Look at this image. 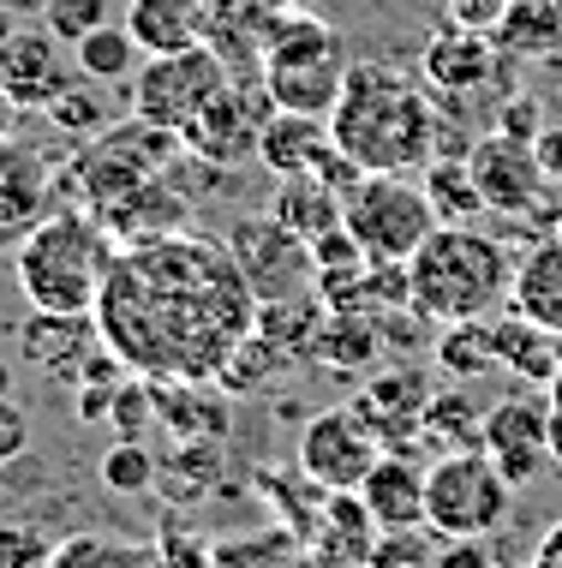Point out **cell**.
Instances as JSON below:
<instances>
[{"label": "cell", "instance_id": "6da1fadb", "mask_svg": "<svg viewBox=\"0 0 562 568\" xmlns=\"http://www.w3.org/2000/svg\"><path fill=\"white\" fill-rule=\"evenodd\" d=\"M90 317L102 347L126 372L156 383H210L227 353L252 335L257 294L227 245L168 234L150 245H120Z\"/></svg>", "mask_w": 562, "mask_h": 568}, {"label": "cell", "instance_id": "7a4b0ae2", "mask_svg": "<svg viewBox=\"0 0 562 568\" xmlns=\"http://www.w3.org/2000/svg\"><path fill=\"white\" fill-rule=\"evenodd\" d=\"M437 132L431 84L384 60L347 72L341 102L329 109V138L359 174H413L437 156Z\"/></svg>", "mask_w": 562, "mask_h": 568}, {"label": "cell", "instance_id": "3957f363", "mask_svg": "<svg viewBox=\"0 0 562 568\" xmlns=\"http://www.w3.org/2000/svg\"><path fill=\"white\" fill-rule=\"evenodd\" d=\"M514 294V252L473 222H443L407 257V305L425 324L497 317Z\"/></svg>", "mask_w": 562, "mask_h": 568}, {"label": "cell", "instance_id": "277c9868", "mask_svg": "<svg viewBox=\"0 0 562 568\" xmlns=\"http://www.w3.org/2000/svg\"><path fill=\"white\" fill-rule=\"evenodd\" d=\"M114 257H120V245L102 227V216L67 204V210H54V216L24 227L19 252H12V275H19V294L30 300V312L90 317Z\"/></svg>", "mask_w": 562, "mask_h": 568}, {"label": "cell", "instance_id": "5b68a950", "mask_svg": "<svg viewBox=\"0 0 562 568\" xmlns=\"http://www.w3.org/2000/svg\"><path fill=\"white\" fill-rule=\"evenodd\" d=\"M347 72H354V60H347L341 30L317 19V12H282V24L264 42V60H257V79H264L269 102L287 114H317V120H329V109L341 102Z\"/></svg>", "mask_w": 562, "mask_h": 568}, {"label": "cell", "instance_id": "8992f818", "mask_svg": "<svg viewBox=\"0 0 562 568\" xmlns=\"http://www.w3.org/2000/svg\"><path fill=\"white\" fill-rule=\"evenodd\" d=\"M174 150H180V132H162V126H150V120L132 114V120H114L109 132L90 138L79 156L67 162V174H60L54 186L79 210L102 216V210L120 204L126 192H139L144 180H156Z\"/></svg>", "mask_w": 562, "mask_h": 568}, {"label": "cell", "instance_id": "52a82bcc", "mask_svg": "<svg viewBox=\"0 0 562 568\" xmlns=\"http://www.w3.org/2000/svg\"><path fill=\"white\" fill-rule=\"evenodd\" d=\"M341 227L359 240L371 264H407L437 234V210L425 197V180L407 174H359L341 192Z\"/></svg>", "mask_w": 562, "mask_h": 568}, {"label": "cell", "instance_id": "ba28073f", "mask_svg": "<svg viewBox=\"0 0 562 568\" xmlns=\"http://www.w3.org/2000/svg\"><path fill=\"white\" fill-rule=\"evenodd\" d=\"M509 503H514V485L484 449H449L443 460L425 467V527L449 545L491 539L509 520Z\"/></svg>", "mask_w": 562, "mask_h": 568}, {"label": "cell", "instance_id": "9c48e42d", "mask_svg": "<svg viewBox=\"0 0 562 568\" xmlns=\"http://www.w3.org/2000/svg\"><path fill=\"white\" fill-rule=\"evenodd\" d=\"M227 79H234V67H227L210 42L180 49V54H144L139 79L126 84V109L139 120H150V126H162V132H186L197 120V109H204Z\"/></svg>", "mask_w": 562, "mask_h": 568}, {"label": "cell", "instance_id": "30bf717a", "mask_svg": "<svg viewBox=\"0 0 562 568\" xmlns=\"http://www.w3.org/2000/svg\"><path fill=\"white\" fill-rule=\"evenodd\" d=\"M269 114H276V102H269V90L257 72H234L216 97L197 109V120L186 132H180V150L210 168H239V162H257V138H264Z\"/></svg>", "mask_w": 562, "mask_h": 568}, {"label": "cell", "instance_id": "8fae6325", "mask_svg": "<svg viewBox=\"0 0 562 568\" xmlns=\"http://www.w3.org/2000/svg\"><path fill=\"white\" fill-rule=\"evenodd\" d=\"M227 257L239 264L246 275V287L257 294V305L269 300H294V294H311L317 287V264H311V245L294 234L287 222H276L264 210V216H239L227 227Z\"/></svg>", "mask_w": 562, "mask_h": 568}, {"label": "cell", "instance_id": "7c38bea8", "mask_svg": "<svg viewBox=\"0 0 562 568\" xmlns=\"http://www.w3.org/2000/svg\"><path fill=\"white\" fill-rule=\"evenodd\" d=\"M479 449L503 467V479L521 490L551 467V395L544 389H514L497 407H484V437Z\"/></svg>", "mask_w": 562, "mask_h": 568}, {"label": "cell", "instance_id": "4fadbf2b", "mask_svg": "<svg viewBox=\"0 0 562 568\" xmlns=\"http://www.w3.org/2000/svg\"><path fill=\"white\" fill-rule=\"evenodd\" d=\"M377 455H384V443L371 437V425L354 407H329L299 432V473L317 490H359V479L377 467Z\"/></svg>", "mask_w": 562, "mask_h": 568}, {"label": "cell", "instance_id": "5bb4252c", "mask_svg": "<svg viewBox=\"0 0 562 568\" xmlns=\"http://www.w3.org/2000/svg\"><path fill=\"white\" fill-rule=\"evenodd\" d=\"M467 168H473V186H479L491 216H527V210L544 197V186H551L533 138H514L503 126L467 150Z\"/></svg>", "mask_w": 562, "mask_h": 568}, {"label": "cell", "instance_id": "9a60e30c", "mask_svg": "<svg viewBox=\"0 0 562 568\" xmlns=\"http://www.w3.org/2000/svg\"><path fill=\"white\" fill-rule=\"evenodd\" d=\"M257 162L269 168L276 180L287 174H317V180H329L336 192H347L359 180V168L336 150V138H329V120H317V114H287L276 109L269 114V126L264 138H257Z\"/></svg>", "mask_w": 562, "mask_h": 568}, {"label": "cell", "instance_id": "2e32d148", "mask_svg": "<svg viewBox=\"0 0 562 568\" xmlns=\"http://www.w3.org/2000/svg\"><path fill=\"white\" fill-rule=\"evenodd\" d=\"M84 72L67 67V42L54 37L49 24H19L7 42H0V84L12 90L19 114H42L54 97H67Z\"/></svg>", "mask_w": 562, "mask_h": 568}, {"label": "cell", "instance_id": "e0dca14e", "mask_svg": "<svg viewBox=\"0 0 562 568\" xmlns=\"http://www.w3.org/2000/svg\"><path fill=\"white\" fill-rule=\"evenodd\" d=\"M503 72V42L497 30H473V24H437L419 49V79L443 97H473V90L497 84Z\"/></svg>", "mask_w": 562, "mask_h": 568}, {"label": "cell", "instance_id": "ac0fdd59", "mask_svg": "<svg viewBox=\"0 0 562 568\" xmlns=\"http://www.w3.org/2000/svg\"><path fill=\"white\" fill-rule=\"evenodd\" d=\"M359 419L371 425V437L384 449H413V437H425V407H431V389L413 365H395V372L371 377V389L359 402H347Z\"/></svg>", "mask_w": 562, "mask_h": 568}, {"label": "cell", "instance_id": "d6986e66", "mask_svg": "<svg viewBox=\"0 0 562 568\" xmlns=\"http://www.w3.org/2000/svg\"><path fill=\"white\" fill-rule=\"evenodd\" d=\"M359 503L371 509L377 532L425 527V467L407 449H384L377 467L359 479Z\"/></svg>", "mask_w": 562, "mask_h": 568}, {"label": "cell", "instance_id": "ffe728a7", "mask_svg": "<svg viewBox=\"0 0 562 568\" xmlns=\"http://www.w3.org/2000/svg\"><path fill=\"white\" fill-rule=\"evenodd\" d=\"M204 12H210V24H204L210 49L234 72H257L269 30L282 24V0H204Z\"/></svg>", "mask_w": 562, "mask_h": 568}, {"label": "cell", "instance_id": "44dd1931", "mask_svg": "<svg viewBox=\"0 0 562 568\" xmlns=\"http://www.w3.org/2000/svg\"><path fill=\"white\" fill-rule=\"evenodd\" d=\"M49 197H54V174L49 156H42L30 138H0V234L7 227H30L49 216Z\"/></svg>", "mask_w": 562, "mask_h": 568}, {"label": "cell", "instance_id": "7402d4cb", "mask_svg": "<svg viewBox=\"0 0 562 568\" xmlns=\"http://www.w3.org/2000/svg\"><path fill=\"white\" fill-rule=\"evenodd\" d=\"M186 216H192V204L156 174V180H144L139 192H126L120 204L102 210V227L114 234V245H150V240L186 234Z\"/></svg>", "mask_w": 562, "mask_h": 568}, {"label": "cell", "instance_id": "603a6c76", "mask_svg": "<svg viewBox=\"0 0 562 568\" xmlns=\"http://www.w3.org/2000/svg\"><path fill=\"white\" fill-rule=\"evenodd\" d=\"M96 317H60V312H30L24 317V329H19V347H24V359H37L49 377H67V383H79L84 377V365H90V353H96Z\"/></svg>", "mask_w": 562, "mask_h": 568}, {"label": "cell", "instance_id": "cb8c5ba5", "mask_svg": "<svg viewBox=\"0 0 562 568\" xmlns=\"http://www.w3.org/2000/svg\"><path fill=\"white\" fill-rule=\"evenodd\" d=\"M491 342H497V365H509L527 389H551V377L562 365V335L556 329H544L527 312L503 305V312L491 317Z\"/></svg>", "mask_w": 562, "mask_h": 568}, {"label": "cell", "instance_id": "d4e9b609", "mask_svg": "<svg viewBox=\"0 0 562 568\" xmlns=\"http://www.w3.org/2000/svg\"><path fill=\"white\" fill-rule=\"evenodd\" d=\"M120 24L139 37L144 54H180V49H197L204 42V0H126Z\"/></svg>", "mask_w": 562, "mask_h": 568}, {"label": "cell", "instance_id": "484cf974", "mask_svg": "<svg viewBox=\"0 0 562 568\" xmlns=\"http://www.w3.org/2000/svg\"><path fill=\"white\" fill-rule=\"evenodd\" d=\"M269 216L287 222L299 240H324L329 227H341V192L317 174H287L276 180V197H269Z\"/></svg>", "mask_w": 562, "mask_h": 568}, {"label": "cell", "instance_id": "4316f807", "mask_svg": "<svg viewBox=\"0 0 562 568\" xmlns=\"http://www.w3.org/2000/svg\"><path fill=\"white\" fill-rule=\"evenodd\" d=\"M514 312H527L533 324L556 329L562 335V240H544L514 264V294H509Z\"/></svg>", "mask_w": 562, "mask_h": 568}, {"label": "cell", "instance_id": "83f0119b", "mask_svg": "<svg viewBox=\"0 0 562 568\" xmlns=\"http://www.w3.org/2000/svg\"><path fill=\"white\" fill-rule=\"evenodd\" d=\"M72 67L84 72V79H96V84H132L139 79V67H144V49H139V37H132L126 24H96L84 42H72Z\"/></svg>", "mask_w": 562, "mask_h": 568}, {"label": "cell", "instance_id": "f1b7e54d", "mask_svg": "<svg viewBox=\"0 0 562 568\" xmlns=\"http://www.w3.org/2000/svg\"><path fill=\"white\" fill-rule=\"evenodd\" d=\"M311 359L329 365V372H366V365H377L371 312H329L324 329H317V342H311Z\"/></svg>", "mask_w": 562, "mask_h": 568}, {"label": "cell", "instance_id": "f546056e", "mask_svg": "<svg viewBox=\"0 0 562 568\" xmlns=\"http://www.w3.org/2000/svg\"><path fill=\"white\" fill-rule=\"evenodd\" d=\"M419 180H425V197H431L437 222H473V216H484V197L473 186L467 156H431Z\"/></svg>", "mask_w": 562, "mask_h": 568}, {"label": "cell", "instance_id": "4dcf8cb0", "mask_svg": "<svg viewBox=\"0 0 562 568\" xmlns=\"http://www.w3.org/2000/svg\"><path fill=\"white\" fill-rule=\"evenodd\" d=\"M42 120L60 132V138H79V144H90L96 132L114 126V102H109V84L96 79H79L67 90V97H54L49 109H42Z\"/></svg>", "mask_w": 562, "mask_h": 568}, {"label": "cell", "instance_id": "1f68e13d", "mask_svg": "<svg viewBox=\"0 0 562 568\" xmlns=\"http://www.w3.org/2000/svg\"><path fill=\"white\" fill-rule=\"evenodd\" d=\"M437 365L449 377H491L497 372V342H491V317H473V324H443L437 335Z\"/></svg>", "mask_w": 562, "mask_h": 568}, {"label": "cell", "instance_id": "d6a6232c", "mask_svg": "<svg viewBox=\"0 0 562 568\" xmlns=\"http://www.w3.org/2000/svg\"><path fill=\"white\" fill-rule=\"evenodd\" d=\"M96 473L114 497H144V490H156V455L144 449V437H114Z\"/></svg>", "mask_w": 562, "mask_h": 568}, {"label": "cell", "instance_id": "836d02e7", "mask_svg": "<svg viewBox=\"0 0 562 568\" xmlns=\"http://www.w3.org/2000/svg\"><path fill=\"white\" fill-rule=\"evenodd\" d=\"M425 437L443 443V449H479L484 413L467 402V395H431V407H425Z\"/></svg>", "mask_w": 562, "mask_h": 568}, {"label": "cell", "instance_id": "e575fe53", "mask_svg": "<svg viewBox=\"0 0 562 568\" xmlns=\"http://www.w3.org/2000/svg\"><path fill=\"white\" fill-rule=\"evenodd\" d=\"M497 42H503V54L556 42V7L551 0H514V7L503 12V24H497Z\"/></svg>", "mask_w": 562, "mask_h": 568}, {"label": "cell", "instance_id": "d590c367", "mask_svg": "<svg viewBox=\"0 0 562 568\" xmlns=\"http://www.w3.org/2000/svg\"><path fill=\"white\" fill-rule=\"evenodd\" d=\"M109 12H114L109 0H42V24H49L67 49H72V42H84L96 24H109Z\"/></svg>", "mask_w": 562, "mask_h": 568}, {"label": "cell", "instance_id": "8d00e7d4", "mask_svg": "<svg viewBox=\"0 0 562 568\" xmlns=\"http://www.w3.org/2000/svg\"><path fill=\"white\" fill-rule=\"evenodd\" d=\"M109 419H114L120 437H144V425L156 419V383H150V377H144V383H120Z\"/></svg>", "mask_w": 562, "mask_h": 568}, {"label": "cell", "instance_id": "74e56055", "mask_svg": "<svg viewBox=\"0 0 562 568\" xmlns=\"http://www.w3.org/2000/svg\"><path fill=\"white\" fill-rule=\"evenodd\" d=\"M366 568H431V557H425V539H419V527L377 532V545H371Z\"/></svg>", "mask_w": 562, "mask_h": 568}, {"label": "cell", "instance_id": "f35d334b", "mask_svg": "<svg viewBox=\"0 0 562 568\" xmlns=\"http://www.w3.org/2000/svg\"><path fill=\"white\" fill-rule=\"evenodd\" d=\"M24 449H30V419L12 395H0V467H12Z\"/></svg>", "mask_w": 562, "mask_h": 568}, {"label": "cell", "instance_id": "ab89813d", "mask_svg": "<svg viewBox=\"0 0 562 568\" xmlns=\"http://www.w3.org/2000/svg\"><path fill=\"white\" fill-rule=\"evenodd\" d=\"M449 7V24H473V30H497L503 24V12L514 0H443Z\"/></svg>", "mask_w": 562, "mask_h": 568}, {"label": "cell", "instance_id": "60d3db41", "mask_svg": "<svg viewBox=\"0 0 562 568\" xmlns=\"http://www.w3.org/2000/svg\"><path fill=\"white\" fill-rule=\"evenodd\" d=\"M54 550L37 539H0V568H49Z\"/></svg>", "mask_w": 562, "mask_h": 568}, {"label": "cell", "instance_id": "b9f144b4", "mask_svg": "<svg viewBox=\"0 0 562 568\" xmlns=\"http://www.w3.org/2000/svg\"><path fill=\"white\" fill-rule=\"evenodd\" d=\"M49 568H102V539H67V545H54Z\"/></svg>", "mask_w": 562, "mask_h": 568}, {"label": "cell", "instance_id": "7bdbcfd3", "mask_svg": "<svg viewBox=\"0 0 562 568\" xmlns=\"http://www.w3.org/2000/svg\"><path fill=\"white\" fill-rule=\"evenodd\" d=\"M102 568H162V562H156V550H144V545L102 539Z\"/></svg>", "mask_w": 562, "mask_h": 568}, {"label": "cell", "instance_id": "ee69618b", "mask_svg": "<svg viewBox=\"0 0 562 568\" xmlns=\"http://www.w3.org/2000/svg\"><path fill=\"white\" fill-rule=\"evenodd\" d=\"M533 150H539V162H544V180H556V186H562V126L539 132Z\"/></svg>", "mask_w": 562, "mask_h": 568}, {"label": "cell", "instance_id": "f6af8a7d", "mask_svg": "<svg viewBox=\"0 0 562 568\" xmlns=\"http://www.w3.org/2000/svg\"><path fill=\"white\" fill-rule=\"evenodd\" d=\"M156 562H162V568H210L204 545H192V539H168V550H162Z\"/></svg>", "mask_w": 562, "mask_h": 568}, {"label": "cell", "instance_id": "bcb514c9", "mask_svg": "<svg viewBox=\"0 0 562 568\" xmlns=\"http://www.w3.org/2000/svg\"><path fill=\"white\" fill-rule=\"evenodd\" d=\"M533 568H562V520H556V527L539 539V550H533Z\"/></svg>", "mask_w": 562, "mask_h": 568}, {"label": "cell", "instance_id": "7dc6e473", "mask_svg": "<svg viewBox=\"0 0 562 568\" xmlns=\"http://www.w3.org/2000/svg\"><path fill=\"white\" fill-rule=\"evenodd\" d=\"M437 568H491V562H484V550H479V539H461V550H449V557L437 562Z\"/></svg>", "mask_w": 562, "mask_h": 568}, {"label": "cell", "instance_id": "c3c4849f", "mask_svg": "<svg viewBox=\"0 0 562 568\" xmlns=\"http://www.w3.org/2000/svg\"><path fill=\"white\" fill-rule=\"evenodd\" d=\"M12 120H19V102H12V90H7V84H0V138H7V132H12Z\"/></svg>", "mask_w": 562, "mask_h": 568}, {"label": "cell", "instance_id": "681fc988", "mask_svg": "<svg viewBox=\"0 0 562 568\" xmlns=\"http://www.w3.org/2000/svg\"><path fill=\"white\" fill-rule=\"evenodd\" d=\"M551 467H562V413L551 407Z\"/></svg>", "mask_w": 562, "mask_h": 568}, {"label": "cell", "instance_id": "f907efd6", "mask_svg": "<svg viewBox=\"0 0 562 568\" xmlns=\"http://www.w3.org/2000/svg\"><path fill=\"white\" fill-rule=\"evenodd\" d=\"M12 30H19V19H12V7H0V42H7Z\"/></svg>", "mask_w": 562, "mask_h": 568}, {"label": "cell", "instance_id": "816d5d0a", "mask_svg": "<svg viewBox=\"0 0 562 568\" xmlns=\"http://www.w3.org/2000/svg\"><path fill=\"white\" fill-rule=\"evenodd\" d=\"M544 395H551V407L562 413V365H556V377H551V389H544Z\"/></svg>", "mask_w": 562, "mask_h": 568}, {"label": "cell", "instance_id": "f5cc1de1", "mask_svg": "<svg viewBox=\"0 0 562 568\" xmlns=\"http://www.w3.org/2000/svg\"><path fill=\"white\" fill-rule=\"evenodd\" d=\"M0 395H12V365L0 359Z\"/></svg>", "mask_w": 562, "mask_h": 568}, {"label": "cell", "instance_id": "db71d44e", "mask_svg": "<svg viewBox=\"0 0 562 568\" xmlns=\"http://www.w3.org/2000/svg\"><path fill=\"white\" fill-rule=\"evenodd\" d=\"M0 7H12V12H24V7H42V0H0Z\"/></svg>", "mask_w": 562, "mask_h": 568}]
</instances>
